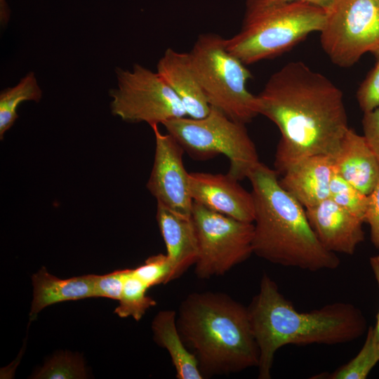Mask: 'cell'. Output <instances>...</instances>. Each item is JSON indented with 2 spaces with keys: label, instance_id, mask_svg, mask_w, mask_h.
<instances>
[{
  "label": "cell",
  "instance_id": "9",
  "mask_svg": "<svg viewBox=\"0 0 379 379\" xmlns=\"http://www.w3.org/2000/svg\"><path fill=\"white\" fill-rule=\"evenodd\" d=\"M192 216L199 246L194 272L199 279L222 276L253 253L254 225L194 201Z\"/></svg>",
  "mask_w": 379,
  "mask_h": 379
},
{
  "label": "cell",
  "instance_id": "1",
  "mask_svg": "<svg viewBox=\"0 0 379 379\" xmlns=\"http://www.w3.org/2000/svg\"><path fill=\"white\" fill-rule=\"evenodd\" d=\"M257 97L259 114L281 133L274 162L279 174L308 157H333L350 128L343 92L301 61L272 74Z\"/></svg>",
  "mask_w": 379,
  "mask_h": 379
},
{
  "label": "cell",
  "instance_id": "24",
  "mask_svg": "<svg viewBox=\"0 0 379 379\" xmlns=\"http://www.w3.org/2000/svg\"><path fill=\"white\" fill-rule=\"evenodd\" d=\"M34 378L73 379L86 378V372L81 359L61 354L55 355L35 375Z\"/></svg>",
  "mask_w": 379,
  "mask_h": 379
},
{
  "label": "cell",
  "instance_id": "22",
  "mask_svg": "<svg viewBox=\"0 0 379 379\" xmlns=\"http://www.w3.org/2000/svg\"><path fill=\"white\" fill-rule=\"evenodd\" d=\"M379 361L378 339L374 326L368 328L364 343L346 364L331 375V379H366Z\"/></svg>",
  "mask_w": 379,
  "mask_h": 379
},
{
  "label": "cell",
  "instance_id": "23",
  "mask_svg": "<svg viewBox=\"0 0 379 379\" xmlns=\"http://www.w3.org/2000/svg\"><path fill=\"white\" fill-rule=\"evenodd\" d=\"M329 199L364 222L368 195L359 190L335 172L330 183Z\"/></svg>",
  "mask_w": 379,
  "mask_h": 379
},
{
  "label": "cell",
  "instance_id": "30",
  "mask_svg": "<svg viewBox=\"0 0 379 379\" xmlns=\"http://www.w3.org/2000/svg\"><path fill=\"white\" fill-rule=\"evenodd\" d=\"M369 263L379 288V255L371 256L369 259ZM374 329L379 340V310Z\"/></svg>",
  "mask_w": 379,
  "mask_h": 379
},
{
  "label": "cell",
  "instance_id": "27",
  "mask_svg": "<svg viewBox=\"0 0 379 379\" xmlns=\"http://www.w3.org/2000/svg\"><path fill=\"white\" fill-rule=\"evenodd\" d=\"M375 66L360 85L357 98L364 113L379 107V56Z\"/></svg>",
  "mask_w": 379,
  "mask_h": 379
},
{
  "label": "cell",
  "instance_id": "5",
  "mask_svg": "<svg viewBox=\"0 0 379 379\" xmlns=\"http://www.w3.org/2000/svg\"><path fill=\"white\" fill-rule=\"evenodd\" d=\"M326 15L324 8L302 1L246 0L241 27L225 39V46L246 65L270 59L320 32Z\"/></svg>",
  "mask_w": 379,
  "mask_h": 379
},
{
  "label": "cell",
  "instance_id": "8",
  "mask_svg": "<svg viewBox=\"0 0 379 379\" xmlns=\"http://www.w3.org/2000/svg\"><path fill=\"white\" fill-rule=\"evenodd\" d=\"M326 12L320 42L333 63L349 67L366 53L379 56V0H334Z\"/></svg>",
  "mask_w": 379,
  "mask_h": 379
},
{
  "label": "cell",
  "instance_id": "14",
  "mask_svg": "<svg viewBox=\"0 0 379 379\" xmlns=\"http://www.w3.org/2000/svg\"><path fill=\"white\" fill-rule=\"evenodd\" d=\"M157 72L178 97L192 119L206 117L211 110L194 68L190 53L168 48L159 60Z\"/></svg>",
  "mask_w": 379,
  "mask_h": 379
},
{
  "label": "cell",
  "instance_id": "16",
  "mask_svg": "<svg viewBox=\"0 0 379 379\" xmlns=\"http://www.w3.org/2000/svg\"><path fill=\"white\" fill-rule=\"evenodd\" d=\"M157 220L171 262V281L196 263L198 239L192 215L175 212L157 203Z\"/></svg>",
  "mask_w": 379,
  "mask_h": 379
},
{
  "label": "cell",
  "instance_id": "11",
  "mask_svg": "<svg viewBox=\"0 0 379 379\" xmlns=\"http://www.w3.org/2000/svg\"><path fill=\"white\" fill-rule=\"evenodd\" d=\"M151 127L155 136V153L147 189L157 203L175 212L192 215L194 201L190 190V173L182 161L185 150L171 135L161 133L158 124Z\"/></svg>",
  "mask_w": 379,
  "mask_h": 379
},
{
  "label": "cell",
  "instance_id": "17",
  "mask_svg": "<svg viewBox=\"0 0 379 379\" xmlns=\"http://www.w3.org/2000/svg\"><path fill=\"white\" fill-rule=\"evenodd\" d=\"M335 173L368 195L379 181V161L364 135L349 128L332 157Z\"/></svg>",
  "mask_w": 379,
  "mask_h": 379
},
{
  "label": "cell",
  "instance_id": "28",
  "mask_svg": "<svg viewBox=\"0 0 379 379\" xmlns=\"http://www.w3.org/2000/svg\"><path fill=\"white\" fill-rule=\"evenodd\" d=\"M364 222L369 225L371 242L379 251V181L368 194Z\"/></svg>",
  "mask_w": 379,
  "mask_h": 379
},
{
  "label": "cell",
  "instance_id": "6",
  "mask_svg": "<svg viewBox=\"0 0 379 379\" xmlns=\"http://www.w3.org/2000/svg\"><path fill=\"white\" fill-rule=\"evenodd\" d=\"M225 41L219 34H201L189 53L210 106L246 124L259 114L258 97L247 88L251 72Z\"/></svg>",
  "mask_w": 379,
  "mask_h": 379
},
{
  "label": "cell",
  "instance_id": "20",
  "mask_svg": "<svg viewBox=\"0 0 379 379\" xmlns=\"http://www.w3.org/2000/svg\"><path fill=\"white\" fill-rule=\"evenodd\" d=\"M42 98L41 89L33 72L22 77L14 86L4 89L0 94V138L13 125L18 118L17 107L23 101L39 102Z\"/></svg>",
  "mask_w": 379,
  "mask_h": 379
},
{
  "label": "cell",
  "instance_id": "10",
  "mask_svg": "<svg viewBox=\"0 0 379 379\" xmlns=\"http://www.w3.org/2000/svg\"><path fill=\"white\" fill-rule=\"evenodd\" d=\"M116 75L117 87L109 91L114 116L150 126L187 117L178 97L157 72L135 64L131 70L117 69Z\"/></svg>",
  "mask_w": 379,
  "mask_h": 379
},
{
  "label": "cell",
  "instance_id": "3",
  "mask_svg": "<svg viewBox=\"0 0 379 379\" xmlns=\"http://www.w3.org/2000/svg\"><path fill=\"white\" fill-rule=\"evenodd\" d=\"M279 173L260 162L247 178L255 203L253 253L272 263L311 272L334 270L336 253L319 242L305 208L279 184Z\"/></svg>",
  "mask_w": 379,
  "mask_h": 379
},
{
  "label": "cell",
  "instance_id": "29",
  "mask_svg": "<svg viewBox=\"0 0 379 379\" xmlns=\"http://www.w3.org/2000/svg\"><path fill=\"white\" fill-rule=\"evenodd\" d=\"M364 136L379 161V107L364 114Z\"/></svg>",
  "mask_w": 379,
  "mask_h": 379
},
{
  "label": "cell",
  "instance_id": "7",
  "mask_svg": "<svg viewBox=\"0 0 379 379\" xmlns=\"http://www.w3.org/2000/svg\"><path fill=\"white\" fill-rule=\"evenodd\" d=\"M162 125L194 159H207L220 154L226 156L230 162L227 173L238 180L247 178L260 163L246 124L230 119L215 107H211L204 118L184 117Z\"/></svg>",
  "mask_w": 379,
  "mask_h": 379
},
{
  "label": "cell",
  "instance_id": "19",
  "mask_svg": "<svg viewBox=\"0 0 379 379\" xmlns=\"http://www.w3.org/2000/svg\"><path fill=\"white\" fill-rule=\"evenodd\" d=\"M177 313L174 310L160 311L154 317L152 328L154 340L165 348L171 357L178 379H202L197 360L185 345L176 323Z\"/></svg>",
  "mask_w": 379,
  "mask_h": 379
},
{
  "label": "cell",
  "instance_id": "15",
  "mask_svg": "<svg viewBox=\"0 0 379 379\" xmlns=\"http://www.w3.org/2000/svg\"><path fill=\"white\" fill-rule=\"evenodd\" d=\"M333 173L332 157L314 155L289 167L279 182L283 189L307 208L329 198Z\"/></svg>",
  "mask_w": 379,
  "mask_h": 379
},
{
  "label": "cell",
  "instance_id": "32",
  "mask_svg": "<svg viewBox=\"0 0 379 379\" xmlns=\"http://www.w3.org/2000/svg\"><path fill=\"white\" fill-rule=\"evenodd\" d=\"M378 350H379V340H378Z\"/></svg>",
  "mask_w": 379,
  "mask_h": 379
},
{
  "label": "cell",
  "instance_id": "2",
  "mask_svg": "<svg viewBox=\"0 0 379 379\" xmlns=\"http://www.w3.org/2000/svg\"><path fill=\"white\" fill-rule=\"evenodd\" d=\"M247 308L260 352L259 379L271 378L275 354L284 345L345 343L367 331L364 314L351 303L338 302L298 312L265 273Z\"/></svg>",
  "mask_w": 379,
  "mask_h": 379
},
{
  "label": "cell",
  "instance_id": "25",
  "mask_svg": "<svg viewBox=\"0 0 379 379\" xmlns=\"http://www.w3.org/2000/svg\"><path fill=\"white\" fill-rule=\"evenodd\" d=\"M133 272L149 288L171 281L172 268L166 254L149 257L144 264L133 269Z\"/></svg>",
  "mask_w": 379,
  "mask_h": 379
},
{
  "label": "cell",
  "instance_id": "18",
  "mask_svg": "<svg viewBox=\"0 0 379 379\" xmlns=\"http://www.w3.org/2000/svg\"><path fill=\"white\" fill-rule=\"evenodd\" d=\"M94 274L61 279L42 267L32 277L34 286L30 316L34 318L44 307L59 302L93 298Z\"/></svg>",
  "mask_w": 379,
  "mask_h": 379
},
{
  "label": "cell",
  "instance_id": "21",
  "mask_svg": "<svg viewBox=\"0 0 379 379\" xmlns=\"http://www.w3.org/2000/svg\"><path fill=\"white\" fill-rule=\"evenodd\" d=\"M149 288L138 277L135 275L133 269H128L124 279V287L119 305L114 312L120 317H132L139 321L146 311L156 305V301L146 295Z\"/></svg>",
  "mask_w": 379,
  "mask_h": 379
},
{
  "label": "cell",
  "instance_id": "26",
  "mask_svg": "<svg viewBox=\"0 0 379 379\" xmlns=\"http://www.w3.org/2000/svg\"><path fill=\"white\" fill-rule=\"evenodd\" d=\"M128 269L114 271L93 277V298H107L119 300Z\"/></svg>",
  "mask_w": 379,
  "mask_h": 379
},
{
  "label": "cell",
  "instance_id": "4",
  "mask_svg": "<svg viewBox=\"0 0 379 379\" xmlns=\"http://www.w3.org/2000/svg\"><path fill=\"white\" fill-rule=\"evenodd\" d=\"M176 323L204 378L258 366L260 352L248 308L227 294L190 293L180 305Z\"/></svg>",
  "mask_w": 379,
  "mask_h": 379
},
{
  "label": "cell",
  "instance_id": "13",
  "mask_svg": "<svg viewBox=\"0 0 379 379\" xmlns=\"http://www.w3.org/2000/svg\"><path fill=\"white\" fill-rule=\"evenodd\" d=\"M305 211L316 237L328 251L352 255L364 241V221L331 199Z\"/></svg>",
  "mask_w": 379,
  "mask_h": 379
},
{
  "label": "cell",
  "instance_id": "31",
  "mask_svg": "<svg viewBox=\"0 0 379 379\" xmlns=\"http://www.w3.org/2000/svg\"><path fill=\"white\" fill-rule=\"evenodd\" d=\"M284 1H298L305 2L321 7L326 11L333 4L334 0H284Z\"/></svg>",
  "mask_w": 379,
  "mask_h": 379
},
{
  "label": "cell",
  "instance_id": "12",
  "mask_svg": "<svg viewBox=\"0 0 379 379\" xmlns=\"http://www.w3.org/2000/svg\"><path fill=\"white\" fill-rule=\"evenodd\" d=\"M239 181L229 173H189L190 190L194 202L234 219L253 222V196Z\"/></svg>",
  "mask_w": 379,
  "mask_h": 379
}]
</instances>
